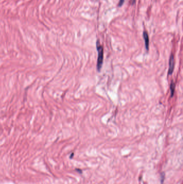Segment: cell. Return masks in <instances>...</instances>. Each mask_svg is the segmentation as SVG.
I'll use <instances>...</instances> for the list:
<instances>
[{
  "label": "cell",
  "mask_w": 183,
  "mask_h": 184,
  "mask_svg": "<svg viewBox=\"0 0 183 184\" xmlns=\"http://www.w3.org/2000/svg\"><path fill=\"white\" fill-rule=\"evenodd\" d=\"M96 47H97V51L98 53V59H97V69L98 71H100L101 68L102 67L103 62L104 50H103V47L101 45L99 40H97Z\"/></svg>",
  "instance_id": "obj_1"
},
{
  "label": "cell",
  "mask_w": 183,
  "mask_h": 184,
  "mask_svg": "<svg viewBox=\"0 0 183 184\" xmlns=\"http://www.w3.org/2000/svg\"><path fill=\"white\" fill-rule=\"evenodd\" d=\"M175 67V60H174V56L173 54H171L170 60H169V68L168 71V75H171L173 72V69Z\"/></svg>",
  "instance_id": "obj_2"
},
{
  "label": "cell",
  "mask_w": 183,
  "mask_h": 184,
  "mask_svg": "<svg viewBox=\"0 0 183 184\" xmlns=\"http://www.w3.org/2000/svg\"><path fill=\"white\" fill-rule=\"evenodd\" d=\"M143 37H144V42H145V46L146 49L147 50H149V36L147 31H144L143 32Z\"/></svg>",
  "instance_id": "obj_3"
},
{
  "label": "cell",
  "mask_w": 183,
  "mask_h": 184,
  "mask_svg": "<svg viewBox=\"0 0 183 184\" xmlns=\"http://www.w3.org/2000/svg\"><path fill=\"white\" fill-rule=\"evenodd\" d=\"M175 84L172 81L171 85H170V90H171V97H172L173 96V94L175 93Z\"/></svg>",
  "instance_id": "obj_4"
},
{
  "label": "cell",
  "mask_w": 183,
  "mask_h": 184,
  "mask_svg": "<svg viewBox=\"0 0 183 184\" xmlns=\"http://www.w3.org/2000/svg\"><path fill=\"white\" fill-rule=\"evenodd\" d=\"M125 2V0H120L118 3L119 7H122Z\"/></svg>",
  "instance_id": "obj_5"
},
{
  "label": "cell",
  "mask_w": 183,
  "mask_h": 184,
  "mask_svg": "<svg viewBox=\"0 0 183 184\" xmlns=\"http://www.w3.org/2000/svg\"><path fill=\"white\" fill-rule=\"evenodd\" d=\"M135 2V0H132V4H134Z\"/></svg>",
  "instance_id": "obj_6"
}]
</instances>
